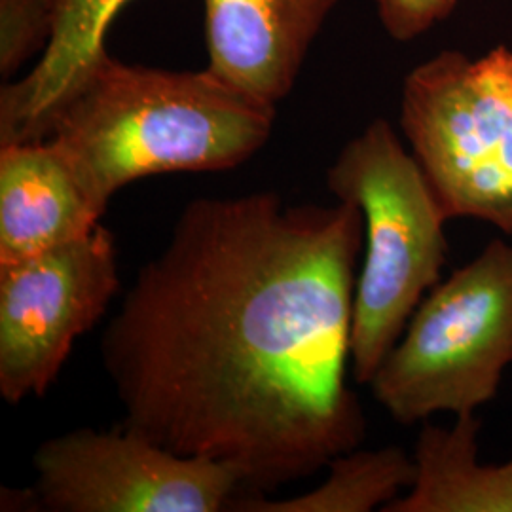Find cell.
<instances>
[{"label":"cell","instance_id":"obj_1","mask_svg":"<svg viewBox=\"0 0 512 512\" xmlns=\"http://www.w3.org/2000/svg\"><path fill=\"white\" fill-rule=\"evenodd\" d=\"M363 241V213L342 200L188 203L101 338L122 427L234 467L241 494L361 448L348 372Z\"/></svg>","mask_w":512,"mask_h":512},{"label":"cell","instance_id":"obj_2","mask_svg":"<svg viewBox=\"0 0 512 512\" xmlns=\"http://www.w3.org/2000/svg\"><path fill=\"white\" fill-rule=\"evenodd\" d=\"M277 107L203 71L128 65L107 54L48 122L95 205L150 175L224 171L253 158Z\"/></svg>","mask_w":512,"mask_h":512},{"label":"cell","instance_id":"obj_3","mask_svg":"<svg viewBox=\"0 0 512 512\" xmlns=\"http://www.w3.org/2000/svg\"><path fill=\"white\" fill-rule=\"evenodd\" d=\"M327 188L336 200L357 205L365 220L351 374L368 385L423 296L440 281L450 220L410 148L382 118L342 148L327 171Z\"/></svg>","mask_w":512,"mask_h":512},{"label":"cell","instance_id":"obj_4","mask_svg":"<svg viewBox=\"0 0 512 512\" xmlns=\"http://www.w3.org/2000/svg\"><path fill=\"white\" fill-rule=\"evenodd\" d=\"M512 365V243L495 238L423 296L370 380L403 425L435 414H476Z\"/></svg>","mask_w":512,"mask_h":512},{"label":"cell","instance_id":"obj_5","mask_svg":"<svg viewBox=\"0 0 512 512\" xmlns=\"http://www.w3.org/2000/svg\"><path fill=\"white\" fill-rule=\"evenodd\" d=\"M401 129L448 220L512 238V50H444L404 78Z\"/></svg>","mask_w":512,"mask_h":512},{"label":"cell","instance_id":"obj_6","mask_svg":"<svg viewBox=\"0 0 512 512\" xmlns=\"http://www.w3.org/2000/svg\"><path fill=\"white\" fill-rule=\"evenodd\" d=\"M33 467V511L219 512L243 492L234 467L179 456L124 427L46 440Z\"/></svg>","mask_w":512,"mask_h":512},{"label":"cell","instance_id":"obj_7","mask_svg":"<svg viewBox=\"0 0 512 512\" xmlns=\"http://www.w3.org/2000/svg\"><path fill=\"white\" fill-rule=\"evenodd\" d=\"M118 293L116 238L101 222L84 238L0 264L2 399L42 397Z\"/></svg>","mask_w":512,"mask_h":512},{"label":"cell","instance_id":"obj_8","mask_svg":"<svg viewBox=\"0 0 512 512\" xmlns=\"http://www.w3.org/2000/svg\"><path fill=\"white\" fill-rule=\"evenodd\" d=\"M338 0H203L207 71L277 107Z\"/></svg>","mask_w":512,"mask_h":512},{"label":"cell","instance_id":"obj_9","mask_svg":"<svg viewBox=\"0 0 512 512\" xmlns=\"http://www.w3.org/2000/svg\"><path fill=\"white\" fill-rule=\"evenodd\" d=\"M103 213L52 141L0 147V264L84 238Z\"/></svg>","mask_w":512,"mask_h":512},{"label":"cell","instance_id":"obj_10","mask_svg":"<svg viewBox=\"0 0 512 512\" xmlns=\"http://www.w3.org/2000/svg\"><path fill=\"white\" fill-rule=\"evenodd\" d=\"M128 2L65 0L52 42L37 65L0 90V147L44 139L55 110L109 54L107 31Z\"/></svg>","mask_w":512,"mask_h":512},{"label":"cell","instance_id":"obj_11","mask_svg":"<svg viewBox=\"0 0 512 512\" xmlns=\"http://www.w3.org/2000/svg\"><path fill=\"white\" fill-rule=\"evenodd\" d=\"M476 414L454 423L423 421L414 446V482L384 512H512V458L478 463Z\"/></svg>","mask_w":512,"mask_h":512},{"label":"cell","instance_id":"obj_12","mask_svg":"<svg viewBox=\"0 0 512 512\" xmlns=\"http://www.w3.org/2000/svg\"><path fill=\"white\" fill-rule=\"evenodd\" d=\"M329 476L306 494L270 499L239 494L228 511L238 512H370L384 511L414 482V459L399 446L351 450L329 463Z\"/></svg>","mask_w":512,"mask_h":512},{"label":"cell","instance_id":"obj_13","mask_svg":"<svg viewBox=\"0 0 512 512\" xmlns=\"http://www.w3.org/2000/svg\"><path fill=\"white\" fill-rule=\"evenodd\" d=\"M65 0H0V76L10 82L54 37Z\"/></svg>","mask_w":512,"mask_h":512},{"label":"cell","instance_id":"obj_14","mask_svg":"<svg viewBox=\"0 0 512 512\" xmlns=\"http://www.w3.org/2000/svg\"><path fill=\"white\" fill-rule=\"evenodd\" d=\"M374 4L385 33L408 42L450 18L458 0H374Z\"/></svg>","mask_w":512,"mask_h":512}]
</instances>
